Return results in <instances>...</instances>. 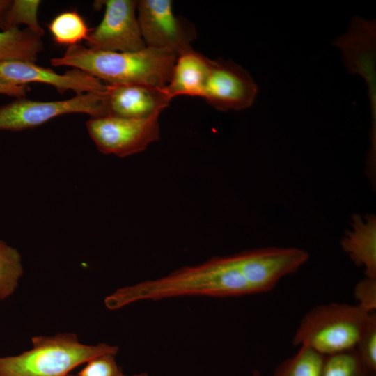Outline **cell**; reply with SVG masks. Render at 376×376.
<instances>
[{
  "label": "cell",
  "instance_id": "7c38bea8",
  "mask_svg": "<svg viewBox=\"0 0 376 376\" xmlns=\"http://www.w3.org/2000/svg\"><path fill=\"white\" fill-rule=\"evenodd\" d=\"M106 95L109 115L130 118L161 114L173 99L165 87L142 84L106 85Z\"/></svg>",
  "mask_w": 376,
  "mask_h": 376
},
{
  "label": "cell",
  "instance_id": "9c48e42d",
  "mask_svg": "<svg viewBox=\"0 0 376 376\" xmlns=\"http://www.w3.org/2000/svg\"><path fill=\"white\" fill-rule=\"evenodd\" d=\"M100 23L93 29L86 40L91 49L110 52H134L146 47L140 31L137 1L107 0Z\"/></svg>",
  "mask_w": 376,
  "mask_h": 376
},
{
  "label": "cell",
  "instance_id": "2e32d148",
  "mask_svg": "<svg viewBox=\"0 0 376 376\" xmlns=\"http://www.w3.org/2000/svg\"><path fill=\"white\" fill-rule=\"evenodd\" d=\"M48 29L56 43L68 47L86 40L91 31L84 17L76 10L58 14L48 24Z\"/></svg>",
  "mask_w": 376,
  "mask_h": 376
},
{
  "label": "cell",
  "instance_id": "603a6c76",
  "mask_svg": "<svg viewBox=\"0 0 376 376\" xmlns=\"http://www.w3.org/2000/svg\"><path fill=\"white\" fill-rule=\"evenodd\" d=\"M354 296L357 305L368 313L376 311V277L365 276L354 288Z\"/></svg>",
  "mask_w": 376,
  "mask_h": 376
},
{
  "label": "cell",
  "instance_id": "3957f363",
  "mask_svg": "<svg viewBox=\"0 0 376 376\" xmlns=\"http://www.w3.org/2000/svg\"><path fill=\"white\" fill-rule=\"evenodd\" d=\"M32 349L18 355L0 357V376H68L76 367L104 354H115L117 346L81 343L75 334L34 336Z\"/></svg>",
  "mask_w": 376,
  "mask_h": 376
},
{
  "label": "cell",
  "instance_id": "484cf974",
  "mask_svg": "<svg viewBox=\"0 0 376 376\" xmlns=\"http://www.w3.org/2000/svg\"><path fill=\"white\" fill-rule=\"evenodd\" d=\"M68 376H72V375H70V374L68 375ZM121 376H148V375L145 373H139V374H134V375H126L125 374H122Z\"/></svg>",
  "mask_w": 376,
  "mask_h": 376
},
{
  "label": "cell",
  "instance_id": "7a4b0ae2",
  "mask_svg": "<svg viewBox=\"0 0 376 376\" xmlns=\"http://www.w3.org/2000/svg\"><path fill=\"white\" fill-rule=\"evenodd\" d=\"M177 55L150 47L134 52L97 50L80 44L68 47L53 66H68L99 79L105 85L142 84L165 87Z\"/></svg>",
  "mask_w": 376,
  "mask_h": 376
},
{
  "label": "cell",
  "instance_id": "ac0fdd59",
  "mask_svg": "<svg viewBox=\"0 0 376 376\" xmlns=\"http://www.w3.org/2000/svg\"><path fill=\"white\" fill-rule=\"evenodd\" d=\"M23 273L20 253L0 240V301L14 293Z\"/></svg>",
  "mask_w": 376,
  "mask_h": 376
},
{
  "label": "cell",
  "instance_id": "4fadbf2b",
  "mask_svg": "<svg viewBox=\"0 0 376 376\" xmlns=\"http://www.w3.org/2000/svg\"><path fill=\"white\" fill-rule=\"evenodd\" d=\"M212 60L194 49L177 56L170 80L165 86L172 98L179 95L203 97Z\"/></svg>",
  "mask_w": 376,
  "mask_h": 376
},
{
  "label": "cell",
  "instance_id": "44dd1931",
  "mask_svg": "<svg viewBox=\"0 0 376 376\" xmlns=\"http://www.w3.org/2000/svg\"><path fill=\"white\" fill-rule=\"evenodd\" d=\"M354 350L361 361L376 372V313H372Z\"/></svg>",
  "mask_w": 376,
  "mask_h": 376
},
{
  "label": "cell",
  "instance_id": "d4e9b609",
  "mask_svg": "<svg viewBox=\"0 0 376 376\" xmlns=\"http://www.w3.org/2000/svg\"><path fill=\"white\" fill-rule=\"evenodd\" d=\"M12 3L10 0H0V29L3 30L6 15Z\"/></svg>",
  "mask_w": 376,
  "mask_h": 376
},
{
  "label": "cell",
  "instance_id": "5bb4252c",
  "mask_svg": "<svg viewBox=\"0 0 376 376\" xmlns=\"http://www.w3.org/2000/svg\"><path fill=\"white\" fill-rule=\"evenodd\" d=\"M352 228L340 240L342 249L366 276L376 277V217L354 214Z\"/></svg>",
  "mask_w": 376,
  "mask_h": 376
},
{
  "label": "cell",
  "instance_id": "d6986e66",
  "mask_svg": "<svg viewBox=\"0 0 376 376\" xmlns=\"http://www.w3.org/2000/svg\"><path fill=\"white\" fill-rule=\"evenodd\" d=\"M321 376H376L354 349L324 356Z\"/></svg>",
  "mask_w": 376,
  "mask_h": 376
},
{
  "label": "cell",
  "instance_id": "ba28073f",
  "mask_svg": "<svg viewBox=\"0 0 376 376\" xmlns=\"http://www.w3.org/2000/svg\"><path fill=\"white\" fill-rule=\"evenodd\" d=\"M253 294L273 289L280 279L296 272L308 259L306 251L295 247H268L234 254Z\"/></svg>",
  "mask_w": 376,
  "mask_h": 376
},
{
  "label": "cell",
  "instance_id": "e0dca14e",
  "mask_svg": "<svg viewBox=\"0 0 376 376\" xmlns=\"http://www.w3.org/2000/svg\"><path fill=\"white\" fill-rule=\"evenodd\" d=\"M324 360L322 354L301 345L296 354L277 365L272 376H321Z\"/></svg>",
  "mask_w": 376,
  "mask_h": 376
},
{
  "label": "cell",
  "instance_id": "6da1fadb",
  "mask_svg": "<svg viewBox=\"0 0 376 376\" xmlns=\"http://www.w3.org/2000/svg\"><path fill=\"white\" fill-rule=\"evenodd\" d=\"M252 294L233 254L214 256L196 265L182 267L166 276L118 288L105 297L104 305L109 310H118L145 300Z\"/></svg>",
  "mask_w": 376,
  "mask_h": 376
},
{
  "label": "cell",
  "instance_id": "7402d4cb",
  "mask_svg": "<svg viewBox=\"0 0 376 376\" xmlns=\"http://www.w3.org/2000/svg\"><path fill=\"white\" fill-rule=\"evenodd\" d=\"M116 355L108 353L90 359L77 376H121L123 373L116 363Z\"/></svg>",
  "mask_w": 376,
  "mask_h": 376
},
{
  "label": "cell",
  "instance_id": "cb8c5ba5",
  "mask_svg": "<svg viewBox=\"0 0 376 376\" xmlns=\"http://www.w3.org/2000/svg\"><path fill=\"white\" fill-rule=\"evenodd\" d=\"M29 91L26 86H17L0 83V94L13 96L15 97H24Z\"/></svg>",
  "mask_w": 376,
  "mask_h": 376
},
{
  "label": "cell",
  "instance_id": "277c9868",
  "mask_svg": "<svg viewBox=\"0 0 376 376\" xmlns=\"http://www.w3.org/2000/svg\"><path fill=\"white\" fill-rule=\"evenodd\" d=\"M370 314L357 304L316 306L301 318L292 343L308 346L324 356L354 349Z\"/></svg>",
  "mask_w": 376,
  "mask_h": 376
},
{
  "label": "cell",
  "instance_id": "5b68a950",
  "mask_svg": "<svg viewBox=\"0 0 376 376\" xmlns=\"http://www.w3.org/2000/svg\"><path fill=\"white\" fill-rule=\"evenodd\" d=\"M70 113H84L91 117L107 115L106 91L48 102L17 97L0 107V131L19 132L32 129L57 116Z\"/></svg>",
  "mask_w": 376,
  "mask_h": 376
},
{
  "label": "cell",
  "instance_id": "9a60e30c",
  "mask_svg": "<svg viewBox=\"0 0 376 376\" xmlns=\"http://www.w3.org/2000/svg\"><path fill=\"white\" fill-rule=\"evenodd\" d=\"M42 49V37L28 28L12 27L0 31V62L24 61L36 63Z\"/></svg>",
  "mask_w": 376,
  "mask_h": 376
},
{
  "label": "cell",
  "instance_id": "52a82bcc",
  "mask_svg": "<svg viewBox=\"0 0 376 376\" xmlns=\"http://www.w3.org/2000/svg\"><path fill=\"white\" fill-rule=\"evenodd\" d=\"M137 19L147 47L180 54L192 49L194 24L175 15L171 0H139Z\"/></svg>",
  "mask_w": 376,
  "mask_h": 376
},
{
  "label": "cell",
  "instance_id": "4316f807",
  "mask_svg": "<svg viewBox=\"0 0 376 376\" xmlns=\"http://www.w3.org/2000/svg\"><path fill=\"white\" fill-rule=\"evenodd\" d=\"M252 376H262V375L258 370H253L252 373Z\"/></svg>",
  "mask_w": 376,
  "mask_h": 376
},
{
  "label": "cell",
  "instance_id": "8992f818",
  "mask_svg": "<svg viewBox=\"0 0 376 376\" xmlns=\"http://www.w3.org/2000/svg\"><path fill=\"white\" fill-rule=\"evenodd\" d=\"M159 116L130 118L108 114L91 117L86 126L100 152L125 157L144 151L159 139Z\"/></svg>",
  "mask_w": 376,
  "mask_h": 376
},
{
  "label": "cell",
  "instance_id": "8fae6325",
  "mask_svg": "<svg viewBox=\"0 0 376 376\" xmlns=\"http://www.w3.org/2000/svg\"><path fill=\"white\" fill-rule=\"evenodd\" d=\"M0 83L17 86L42 83L54 86L61 93L72 91L76 95L106 91L104 83L79 70L73 68L58 74L36 63L24 61L0 62Z\"/></svg>",
  "mask_w": 376,
  "mask_h": 376
},
{
  "label": "cell",
  "instance_id": "ffe728a7",
  "mask_svg": "<svg viewBox=\"0 0 376 376\" xmlns=\"http://www.w3.org/2000/svg\"><path fill=\"white\" fill-rule=\"evenodd\" d=\"M41 1L38 0H14L6 15L3 30L12 27H18L24 24L33 32L40 36L44 34L43 29L40 26L37 13Z\"/></svg>",
  "mask_w": 376,
  "mask_h": 376
},
{
  "label": "cell",
  "instance_id": "30bf717a",
  "mask_svg": "<svg viewBox=\"0 0 376 376\" xmlns=\"http://www.w3.org/2000/svg\"><path fill=\"white\" fill-rule=\"evenodd\" d=\"M258 86L249 73L231 61L212 62L203 98L216 109L239 111L250 107L255 101Z\"/></svg>",
  "mask_w": 376,
  "mask_h": 376
}]
</instances>
